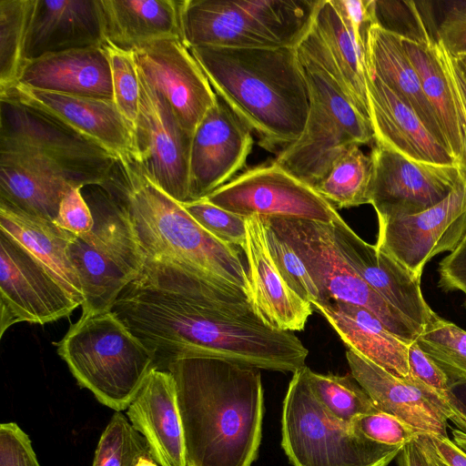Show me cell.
Wrapping results in <instances>:
<instances>
[{
    "label": "cell",
    "instance_id": "cell-43",
    "mask_svg": "<svg viewBox=\"0 0 466 466\" xmlns=\"http://www.w3.org/2000/svg\"><path fill=\"white\" fill-rule=\"evenodd\" d=\"M191 217L218 240L242 248L246 239V217L219 208L206 198L181 204Z\"/></svg>",
    "mask_w": 466,
    "mask_h": 466
},
{
    "label": "cell",
    "instance_id": "cell-18",
    "mask_svg": "<svg viewBox=\"0 0 466 466\" xmlns=\"http://www.w3.org/2000/svg\"><path fill=\"white\" fill-rule=\"evenodd\" d=\"M252 147L250 129L218 97L192 136L190 201L204 198L232 180L246 167Z\"/></svg>",
    "mask_w": 466,
    "mask_h": 466
},
{
    "label": "cell",
    "instance_id": "cell-21",
    "mask_svg": "<svg viewBox=\"0 0 466 466\" xmlns=\"http://www.w3.org/2000/svg\"><path fill=\"white\" fill-rule=\"evenodd\" d=\"M241 249L246 256L254 312L272 328L292 332L303 330L314 311L313 306L290 289L281 276L269 252L261 217L247 218L246 239Z\"/></svg>",
    "mask_w": 466,
    "mask_h": 466
},
{
    "label": "cell",
    "instance_id": "cell-14",
    "mask_svg": "<svg viewBox=\"0 0 466 466\" xmlns=\"http://www.w3.org/2000/svg\"><path fill=\"white\" fill-rule=\"evenodd\" d=\"M466 232V181L419 213L378 220L375 247L421 278L434 256L453 251Z\"/></svg>",
    "mask_w": 466,
    "mask_h": 466
},
{
    "label": "cell",
    "instance_id": "cell-9",
    "mask_svg": "<svg viewBox=\"0 0 466 466\" xmlns=\"http://www.w3.org/2000/svg\"><path fill=\"white\" fill-rule=\"evenodd\" d=\"M262 218L300 258L319 290L320 302L339 301L365 308L406 342L417 339L422 332L417 325L377 294L341 256L329 224Z\"/></svg>",
    "mask_w": 466,
    "mask_h": 466
},
{
    "label": "cell",
    "instance_id": "cell-22",
    "mask_svg": "<svg viewBox=\"0 0 466 466\" xmlns=\"http://www.w3.org/2000/svg\"><path fill=\"white\" fill-rule=\"evenodd\" d=\"M104 45L100 0H36L26 36L25 63Z\"/></svg>",
    "mask_w": 466,
    "mask_h": 466
},
{
    "label": "cell",
    "instance_id": "cell-29",
    "mask_svg": "<svg viewBox=\"0 0 466 466\" xmlns=\"http://www.w3.org/2000/svg\"><path fill=\"white\" fill-rule=\"evenodd\" d=\"M0 231L25 248L82 306L85 301L77 273L68 255L76 237L53 221L33 216L0 201Z\"/></svg>",
    "mask_w": 466,
    "mask_h": 466
},
{
    "label": "cell",
    "instance_id": "cell-49",
    "mask_svg": "<svg viewBox=\"0 0 466 466\" xmlns=\"http://www.w3.org/2000/svg\"><path fill=\"white\" fill-rule=\"evenodd\" d=\"M438 275V287L446 292H461L466 308V232L456 248L439 262Z\"/></svg>",
    "mask_w": 466,
    "mask_h": 466
},
{
    "label": "cell",
    "instance_id": "cell-42",
    "mask_svg": "<svg viewBox=\"0 0 466 466\" xmlns=\"http://www.w3.org/2000/svg\"><path fill=\"white\" fill-rule=\"evenodd\" d=\"M374 12L376 24L404 38L414 41L437 38L414 1L374 0Z\"/></svg>",
    "mask_w": 466,
    "mask_h": 466
},
{
    "label": "cell",
    "instance_id": "cell-45",
    "mask_svg": "<svg viewBox=\"0 0 466 466\" xmlns=\"http://www.w3.org/2000/svg\"><path fill=\"white\" fill-rule=\"evenodd\" d=\"M0 466H41L29 436L15 422L0 425Z\"/></svg>",
    "mask_w": 466,
    "mask_h": 466
},
{
    "label": "cell",
    "instance_id": "cell-24",
    "mask_svg": "<svg viewBox=\"0 0 466 466\" xmlns=\"http://www.w3.org/2000/svg\"><path fill=\"white\" fill-rule=\"evenodd\" d=\"M127 415L160 466H187L176 384L168 370H151Z\"/></svg>",
    "mask_w": 466,
    "mask_h": 466
},
{
    "label": "cell",
    "instance_id": "cell-13",
    "mask_svg": "<svg viewBox=\"0 0 466 466\" xmlns=\"http://www.w3.org/2000/svg\"><path fill=\"white\" fill-rule=\"evenodd\" d=\"M80 304L25 248L0 231V337L19 322L46 324Z\"/></svg>",
    "mask_w": 466,
    "mask_h": 466
},
{
    "label": "cell",
    "instance_id": "cell-37",
    "mask_svg": "<svg viewBox=\"0 0 466 466\" xmlns=\"http://www.w3.org/2000/svg\"><path fill=\"white\" fill-rule=\"evenodd\" d=\"M306 370L313 394L334 417L351 422L360 415L380 410L351 374H321L308 367Z\"/></svg>",
    "mask_w": 466,
    "mask_h": 466
},
{
    "label": "cell",
    "instance_id": "cell-41",
    "mask_svg": "<svg viewBox=\"0 0 466 466\" xmlns=\"http://www.w3.org/2000/svg\"><path fill=\"white\" fill-rule=\"evenodd\" d=\"M262 219L269 252L285 281L290 289L308 302L311 304L320 302L319 290L300 258L263 218Z\"/></svg>",
    "mask_w": 466,
    "mask_h": 466
},
{
    "label": "cell",
    "instance_id": "cell-51",
    "mask_svg": "<svg viewBox=\"0 0 466 466\" xmlns=\"http://www.w3.org/2000/svg\"><path fill=\"white\" fill-rule=\"evenodd\" d=\"M438 58L451 85L466 117V76L460 68L456 58L438 41L435 43Z\"/></svg>",
    "mask_w": 466,
    "mask_h": 466
},
{
    "label": "cell",
    "instance_id": "cell-35",
    "mask_svg": "<svg viewBox=\"0 0 466 466\" xmlns=\"http://www.w3.org/2000/svg\"><path fill=\"white\" fill-rule=\"evenodd\" d=\"M372 174L370 156L353 144L338 157L315 189L335 208L370 204Z\"/></svg>",
    "mask_w": 466,
    "mask_h": 466
},
{
    "label": "cell",
    "instance_id": "cell-15",
    "mask_svg": "<svg viewBox=\"0 0 466 466\" xmlns=\"http://www.w3.org/2000/svg\"><path fill=\"white\" fill-rule=\"evenodd\" d=\"M370 157V202L378 220L423 211L442 201L463 179L455 166L412 161L380 144Z\"/></svg>",
    "mask_w": 466,
    "mask_h": 466
},
{
    "label": "cell",
    "instance_id": "cell-47",
    "mask_svg": "<svg viewBox=\"0 0 466 466\" xmlns=\"http://www.w3.org/2000/svg\"><path fill=\"white\" fill-rule=\"evenodd\" d=\"M409 367L411 376L451 401V386L448 376L416 340L409 346Z\"/></svg>",
    "mask_w": 466,
    "mask_h": 466
},
{
    "label": "cell",
    "instance_id": "cell-46",
    "mask_svg": "<svg viewBox=\"0 0 466 466\" xmlns=\"http://www.w3.org/2000/svg\"><path fill=\"white\" fill-rule=\"evenodd\" d=\"M54 223L76 237L88 233L94 219L82 187H72L63 198Z\"/></svg>",
    "mask_w": 466,
    "mask_h": 466
},
{
    "label": "cell",
    "instance_id": "cell-5",
    "mask_svg": "<svg viewBox=\"0 0 466 466\" xmlns=\"http://www.w3.org/2000/svg\"><path fill=\"white\" fill-rule=\"evenodd\" d=\"M54 344L78 385L115 411L128 408L154 369L150 351L112 310L81 316Z\"/></svg>",
    "mask_w": 466,
    "mask_h": 466
},
{
    "label": "cell",
    "instance_id": "cell-31",
    "mask_svg": "<svg viewBox=\"0 0 466 466\" xmlns=\"http://www.w3.org/2000/svg\"><path fill=\"white\" fill-rule=\"evenodd\" d=\"M72 187H76L45 164L0 152V201L54 222Z\"/></svg>",
    "mask_w": 466,
    "mask_h": 466
},
{
    "label": "cell",
    "instance_id": "cell-36",
    "mask_svg": "<svg viewBox=\"0 0 466 466\" xmlns=\"http://www.w3.org/2000/svg\"><path fill=\"white\" fill-rule=\"evenodd\" d=\"M36 0H0V94L15 86L25 64V48Z\"/></svg>",
    "mask_w": 466,
    "mask_h": 466
},
{
    "label": "cell",
    "instance_id": "cell-16",
    "mask_svg": "<svg viewBox=\"0 0 466 466\" xmlns=\"http://www.w3.org/2000/svg\"><path fill=\"white\" fill-rule=\"evenodd\" d=\"M346 359L350 374L377 408L422 433L448 437V420L466 432V417L451 400L413 376L400 378L349 349Z\"/></svg>",
    "mask_w": 466,
    "mask_h": 466
},
{
    "label": "cell",
    "instance_id": "cell-6",
    "mask_svg": "<svg viewBox=\"0 0 466 466\" xmlns=\"http://www.w3.org/2000/svg\"><path fill=\"white\" fill-rule=\"evenodd\" d=\"M319 0H183L181 39L188 47H297Z\"/></svg>",
    "mask_w": 466,
    "mask_h": 466
},
{
    "label": "cell",
    "instance_id": "cell-27",
    "mask_svg": "<svg viewBox=\"0 0 466 466\" xmlns=\"http://www.w3.org/2000/svg\"><path fill=\"white\" fill-rule=\"evenodd\" d=\"M182 2L100 0L106 44L132 51L159 39H181Z\"/></svg>",
    "mask_w": 466,
    "mask_h": 466
},
{
    "label": "cell",
    "instance_id": "cell-40",
    "mask_svg": "<svg viewBox=\"0 0 466 466\" xmlns=\"http://www.w3.org/2000/svg\"><path fill=\"white\" fill-rule=\"evenodd\" d=\"M112 75L114 103L132 125L136 124L140 98L138 69L133 51H127L104 45Z\"/></svg>",
    "mask_w": 466,
    "mask_h": 466
},
{
    "label": "cell",
    "instance_id": "cell-4",
    "mask_svg": "<svg viewBox=\"0 0 466 466\" xmlns=\"http://www.w3.org/2000/svg\"><path fill=\"white\" fill-rule=\"evenodd\" d=\"M101 187L126 207L146 258L170 260L214 283L243 290L249 298L248 271L238 247L203 228L148 179L131 156L116 159Z\"/></svg>",
    "mask_w": 466,
    "mask_h": 466
},
{
    "label": "cell",
    "instance_id": "cell-50",
    "mask_svg": "<svg viewBox=\"0 0 466 466\" xmlns=\"http://www.w3.org/2000/svg\"><path fill=\"white\" fill-rule=\"evenodd\" d=\"M397 457L399 466H450L427 433H419L402 447Z\"/></svg>",
    "mask_w": 466,
    "mask_h": 466
},
{
    "label": "cell",
    "instance_id": "cell-30",
    "mask_svg": "<svg viewBox=\"0 0 466 466\" xmlns=\"http://www.w3.org/2000/svg\"><path fill=\"white\" fill-rule=\"evenodd\" d=\"M436 41V37L423 41L402 37L406 52L439 122L447 149L466 181V117L438 58Z\"/></svg>",
    "mask_w": 466,
    "mask_h": 466
},
{
    "label": "cell",
    "instance_id": "cell-7",
    "mask_svg": "<svg viewBox=\"0 0 466 466\" xmlns=\"http://www.w3.org/2000/svg\"><path fill=\"white\" fill-rule=\"evenodd\" d=\"M309 97L305 128L294 143L279 151L273 162L315 187L338 157L350 145L374 140L370 121L339 83L296 47Z\"/></svg>",
    "mask_w": 466,
    "mask_h": 466
},
{
    "label": "cell",
    "instance_id": "cell-34",
    "mask_svg": "<svg viewBox=\"0 0 466 466\" xmlns=\"http://www.w3.org/2000/svg\"><path fill=\"white\" fill-rule=\"evenodd\" d=\"M67 255L85 298L82 316L111 311L121 292L134 279L80 237L76 236L68 243Z\"/></svg>",
    "mask_w": 466,
    "mask_h": 466
},
{
    "label": "cell",
    "instance_id": "cell-39",
    "mask_svg": "<svg viewBox=\"0 0 466 466\" xmlns=\"http://www.w3.org/2000/svg\"><path fill=\"white\" fill-rule=\"evenodd\" d=\"M149 450L122 411H115L100 436L92 466H133Z\"/></svg>",
    "mask_w": 466,
    "mask_h": 466
},
{
    "label": "cell",
    "instance_id": "cell-38",
    "mask_svg": "<svg viewBox=\"0 0 466 466\" xmlns=\"http://www.w3.org/2000/svg\"><path fill=\"white\" fill-rule=\"evenodd\" d=\"M416 341L443 370L451 386L466 383V330L434 313Z\"/></svg>",
    "mask_w": 466,
    "mask_h": 466
},
{
    "label": "cell",
    "instance_id": "cell-11",
    "mask_svg": "<svg viewBox=\"0 0 466 466\" xmlns=\"http://www.w3.org/2000/svg\"><path fill=\"white\" fill-rule=\"evenodd\" d=\"M138 76L132 157L157 187L180 204L189 202L192 135L181 127L164 96L139 71Z\"/></svg>",
    "mask_w": 466,
    "mask_h": 466
},
{
    "label": "cell",
    "instance_id": "cell-19",
    "mask_svg": "<svg viewBox=\"0 0 466 466\" xmlns=\"http://www.w3.org/2000/svg\"><path fill=\"white\" fill-rule=\"evenodd\" d=\"M0 98L41 112L116 158L134 154V128L112 101L42 91L18 84L1 93Z\"/></svg>",
    "mask_w": 466,
    "mask_h": 466
},
{
    "label": "cell",
    "instance_id": "cell-17",
    "mask_svg": "<svg viewBox=\"0 0 466 466\" xmlns=\"http://www.w3.org/2000/svg\"><path fill=\"white\" fill-rule=\"evenodd\" d=\"M138 71L167 99L181 127L193 136L218 96L189 48L179 38L132 50Z\"/></svg>",
    "mask_w": 466,
    "mask_h": 466
},
{
    "label": "cell",
    "instance_id": "cell-28",
    "mask_svg": "<svg viewBox=\"0 0 466 466\" xmlns=\"http://www.w3.org/2000/svg\"><path fill=\"white\" fill-rule=\"evenodd\" d=\"M367 66L368 74L380 78L409 106L447 149L439 122L406 52L402 37L378 24L372 25L368 37Z\"/></svg>",
    "mask_w": 466,
    "mask_h": 466
},
{
    "label": "cell",
    "instance_id": "cell-8",
    "mask_svg": "<svg viewBox=\"0 0 466 466\" xmlns=\"http://www.w3.org/2000/svg\"><path fill=\"white\" fill-rule=\"evenodd\" d=\"M307 366L295 371L281 417V447L292 466H388L403 446L370 441L328 412L313 394Z\"/></svg>",
    "mask_w": 466,
    "mask_h": 466
},
{
    "label": "cell",
    "instance_id": "cell-23",
    "mask_svg": "<svg viewBox=\"0 0 466 466\" xmlns=\"http://www.w3.org/2000/svg\"><path fill=\"white\" fill-rule=\"evenodd\" d=\"M374 141L419 163L455 166L444 146L417 114L374 75L366 79Z\"/></svg>",
    "mask_w": 466,
    "mask_h": 466
},
{
    "label": "cell",
    "instance_id": "cell-55",
    "mask_svg": "<svg viewBox=\"0 0 466 466\" xmlns=\"http://www.w3.org/2000/svg\"><path fill=\"white\" fill-rule=\"evenodd\" d=\"M453 442L466 453V432L458 429L452 431Z\"/></svg>",
    "mask_w": 466,
    "mask_h": 466
},
{
    "label": "cell",
    "instance_id": "cell-44",
    "mask_svg": "<svg viewBox=\"0 0 466 466\" xmlns=\"http://www.w3.org/2000/svg\"><path fill=\"white\" fill-rule=\"evenodd\" d=\"M351 425L359 435L389 446H404L420 432L399 418L383 411L356 417Z\"/></svg>",
    "mask_w": 466,
    "mask_h": 466
},
{
    "label": "cell",
    "instance_id": "cell-53",
    "mask_svg": "<svg viewBox=\"0 0 466 466\" xmlns=\"http://www.w3.org/2000/svg\"><path fill=\"white\" fill-rule=\"evenodd\" d=\"M451 403L466 417V383L451 386Z\"/></svg>",
    "mask_w": 466,
    "mask_h": 466
},
{
    "label": "cell",
    "instance_id": "cell-12",
    "mask_svg": "<svg viewBox=\"0 0 466 466\" xmlns=\"http://www.w3.org/2000/svg\"><path fill=\"white\" fill-rule=\"evenodd\" d=\"M232 213L331 224L341 217L310 185L275 164L248 169L206 198Z\"/></svg>",
    "mask_w": 466,
    "mask_h": 466
},
{
    "label": "cell",
    "instance_id": "cell-33",
    "mask_svg": "<svg viewBox=\"0 0 466 466\" xmlns=\"http://www.w3.org/2000/svg\"><path fill=\"white\" fill-rule=\"evenodd\" d=\"M312 26L329 49L342 76L348 96L370 120L367 47L347 28L332 0H319Z\"/></svg>",
    "mask_w": 466,
    "mask_h": 466
},
{
    "label": "cell",
    "instance_id": "cell-56",
    "mask_svg": "<svg viewBox=\"0 0 466 466\" xmlns=\"http://www.w3.org/2000/svg\"><path fill=\"white\" fill-rule=\"evenodd\" d=\"M455 58H456V61H457L460 68L461 69L464 76H466V56H458Z\"/></svg>",
    "mask_w": 466,
    "mask_h": 466
},
{
    "label": "cell",
    "instance_id": "cell-1",
    "mask_svg": "<svg viewBox=\"0 0 466 466\" xmlns=\"http://www.w3.org/2000/svg\"><path fill=\"white\" fill-rule=\"evenodd\" d=\"M112 311L150 351L154 369L187 357L292 373L306 366L309 350L294 332L266 324L246 292L165 258H147Z\"/></svg>",
    "mask_w": 466,
    "mask_h": 466
},
{
    "label": "cell",
    "instance_id": "cell-32",
    "mask_svg": "<svg viewBox=\"0 0 466 466\" xmlns=\"http://www.w3.org/2000/svg\"><path fill=\"white\" fill-rule=\"evenodd\" d=\"M85 187L86 190L82 194L90 208L94 226L79 237L135 279L147 258L126 207L101 186Z\"/></svg>",
    "mask_w": 466,
    "mask_h": 466
},
{
    "label": "cell",
    "instance_id": "cell-20",
    "mask_svg": "<svg viewBox=\"0 0 466 466\" xmlns=\"http://www.w3.org/2000/svg\"><path fill=\"white\" fill-rule=\"evenodd\" d=\"M329 227L345 260L377 294L423 331L435 312L424 299L421 278L363 240L342 218Z\"/></svg>",
    "mask_w": 466,
    "mask_h": 466
},
{
    "label": "cell",
    "instance_id": "cell-2",
    "mask_svg": "<svg viewBox=\"0 0 466 466\" xmlns=\"http://www.w3.org/2000/svg\"><path fill=\"white\" fill-rule=\"evenodd\" d=\"M187 466H252L262 438L260 370L224 359L172 361Z\"/></svg>",
    "mask_w": 466,
    "mask_h": 466
},
{
    "label": "cell",
    "instance_id": "cell-54",
    "mask_svg": "<svg viewBox=\"0 0 466 466\" xmlns=\"http://www.w3.org/2000/svg\"><path fill=\"white\" fill-rule=\"evenodd\" d=\"M133 466H160L153 457L151 451L141 454Z\"/></svg>",
    "mask_w": 466,
    "mask_h": 466
},
{
    "label": "cell",
    "instance_id": "cell-3",
    "mask_svg": "<svg viewBox=\"0 0 466 466\" xmlns=\"http://www.w3.org/2000/svg\"><path fill=\"white\" fill-rule=\"evenodd\" d=\"M189 50L217 96L258 137L261 147L280 151L299 139L309 97L296 47Z\"/></svg>",
    "mask_w": 466,
    "mask_h": 466
},
{
    "label": "cell",
    "instance_id": "cell-10",
    "mask_svg": "<svg viewBox=\"0 0 466 466\" xmlns=\"http://www.w3.org/2000/svg\"><path fill=\"white\" fill-rule=\"evenodd\" d=\"M0 151L33 155L62 171L75 187L103 186L116 157L21 103L0 98Z\"/></svg>",
    "mask_w": 466,
    "mask_h": 466
},
{
    "label": "cell",
    "instance_id": "cell-48",
    "mask_svg": "<svg viewBox=\"0 0 466 466\" xmlns=\"http://www.w3.org/2000/svg\"><path fill=\"white\" fill-rule=\"evenodd\" d=\"M437 39L454 57L466 56V2H456L437 29Z\"/></svg>",
    "mask_w": 466,
    "mask_h": 466
},
{
    "label": "cell",
    "instance_id": "cell-26",
    "mask_svg": "<svg viewBox=\"0 0 466 466\" xmlns=\"http://www.w3.org/2000/svg\"><path fill=\"white\" fill-rule=\"evenodd\" d=\"M312 306L349 349L395 376H410V343L391 332L373 313L365 308L339 301L315 302Z\"/></svg>",
    "mask_w": 466,
    "mask_h": 466
},
{
    "label": "cell",
    "instance_id": "cell-52",
    "mask_svg": "<svg viewBox=\"0 0 466 466\" xmlns=\"http://www.w3.org/2000/svg\"><path fill=\"white\" fill-rule=\"evenodd\" d=\"M433 442L441 456L450 464V466H466V453H464L451 439L448 437H440L431 435Z\"/></svg>",
    "mask_w": 466,
    "mask_h": 466
},
{
    "label": "cell",
    "instance_id": "cell-25",
    "mask_svg": "<svg viewBox=\"0 0 466 466\" xmlns=\"http://www.w3.org/2000/svg\"><path fill=\"white\" fill-rule=\"evenodd\" d=\"M16 84L114 102L111 68L103 46L74 49L28 61Z\"/></svg>",
    "mask_w": 466,
    "mask_h": 466
}]
</instances>
